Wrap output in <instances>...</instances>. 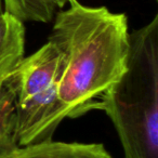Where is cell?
Wrapping results in <instances>:
<instances>
[{
	"label": "cell",
	"instance_id": "6da1fadb",
	"mask_svg": "<svg viewBox=\"0 0 158 158\" xmlns=\"http://www.w3.org/2000/svg\"><path fill=\"white\" fill-rule=\"evenodd\" d=\"M54 16L48 41L62 55L59 80L62 120L95 110L100 97L127 69L128 19L106 7L68 0Z\"/></svg>",
	"mask_w": 158,
	"mask_h": 158
},
{
	"label": "cell",
	"instance_id": "7a4b0ae2",
	"mask_svg": "<svg viewBox=\"0 0 158 158\" xmlns=\"http://www.w3.org/2000/svg\"><path fill=\"white\" fill-rule=\"evenodd\" d=\"M95 110L112 120L125 158H158V15L129 33L127 69Z\"/></svg>",
	"mask_w": 158,
	"mask_h": 158
},
{
	"label": "cell",
	"instance_id": "3957f363",
	"mask_svg": "<svg viewBox=\"0 0 158 158\" xmlns=\"http://www.w3.org/2000/svg\"><path fill=\"white\" fill-rule=\"evenodd\" d=\"M61 70V53L47 41L24 57L5 82L14 94L20 147L51 141L62 123L59 102Z\"/></svg>",
	"mask_w": 158,
	"mask_h": 158
},
{
	"label": "cell",
	"instance_id": "277c9868",
	"mask_svg": "<svg viewBox=\"0 0 158 158\" xmlns=\"http://www.w3.org/2000/svg\"><path fill=\"white\" fill-rule=\"evenodd\" d=\"M24 23L13 15L0 13V92L10 75L25 57Z\"/></svg>",
	"mask_w": 158,
	"mask_h": 158
},
{
	"label": "cell",
	"instance_id": "5b68a950",
	"mask_svg": "<svg viewBox=\"0 0 158 158\" xmlns=\"http://www.w3.org/2000/svg\"><path fill=\"white\" fill-rule=\"evenodd\" d=\"M9 158H112L101 143L47 142L21 146Z\"/></svg>",
	"mask_w": 158,
	"mask_h": 158
},
{
	"label": "cell",
	"instance_id": "8992f818",
	"mask_svg": "<svg viewBox=\"0 0 158 158\" xmlns=\"http://www.w3.org/2000/svg\"><path fill=\"white\" fill-rule=\"evenodd\" d=\"M19 147L14 94L3 85L0 92V158H9Z\"/></svg>",
	"mask_w": 158,
	"mask_h": 158
},
{
	"label": "cell",
	"instance_id": "52a82bcc",
	"mask_svg": "<svg viewBox=\"0 0 158 158\" xmlns=\"http://www.w3.org/2000/svg\"><path fill=\"white\" fill-rule=\"evenodd\" d=\"M3 12L13 15L23 23H49L57 12V0H2Z\"/></svg>",
	"mask_w": 158,
	"mask_h": 158
},
{
	"label": "cell",
	"instance_id": "ba28073f",
	"mask_svg": "<svg viewBox=\"0 0 158 158\" xmlns=\"http://www.w3.org/2000/svg\"><path fill=\"white\" fill-rule=\"evenodd\" d=\"M67 1H68V0H57L60 9H63V8L66 7V5H67Z\"/></svg>",
	"mask_w": 158,
	"mask_h": 158
},
{
	"label": "cell",
	"instance_id": "9c48e42d",
	"mask_svg": "<svg viewBox=\"0 0 158 158\" xmlns=\"http://www.w3.org/2000/svg\"><path fill=\"white\" fill-rule=\"evenodd\" d=\"M3 12V6H2V0H0V13Z\"/></svg>",
	"mask_w": 158,
	"mask_h": 158
}]
</instances>
